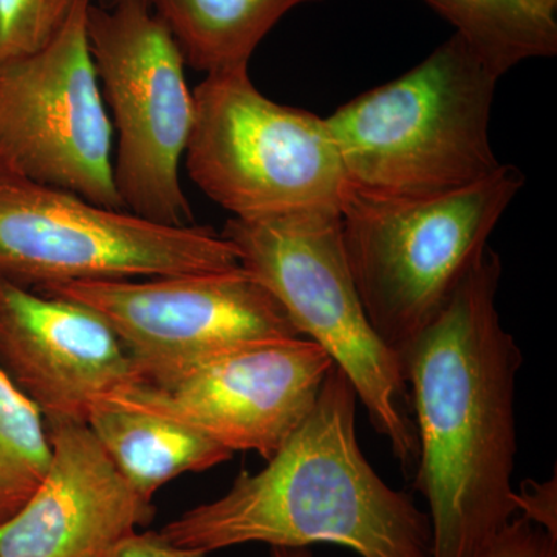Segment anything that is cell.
<instances>
[{
    "instance_id": "obj_1",
    "label": "cell",
    "mask_w": 557,
    "mask_h": 557,
    "mask_svg": "<svg viewBox=\"0 0 557 557\" xmlns=\"http://www.w3.org/2000/svg\"><path fill=\"white\" fill-rule=\"evenodd\" d=\"M502 260L487 247L445 309L399 351L416 420L413 487L434 557H474L518 516L516 386L522 351L496 299Z\"/></svg>"
},
{
    "instance_id": "obj_2",
    "label": "cell",
    "mask_w": 557,
    "mask_h": 557,
    "mask_svg": "<svg viewBox=\"0 0 557 557\" xmlns=\"http://www.w3.org/2000/svg\"><path fill=\"white\" fill-rule=\"evenodd\" d=\"M358 403L333 364L310 416L267 467L242 471L222 497L183 512L161 536L207 555L247 544H330L359 557H434L428 512L362 454Z\"/></svg>"
},
{
    "instance_id": "obj_3",
    "label": "cell",
    "mask_w": 557,
    "mask_h": 557,
    "mask_svg": "<svg viewBox=\"0 0 557 557\" xmlns=\"http://www.w3.org/2000/svg\"><path fill=\"white\" fill-rule=\"evenodd\" d=\"M497 76L454 33L405 75L348 101L327 124L351 193L426 199L504 164L491 145Z\"/></svg>"
},
{
    "instance_id": "obj_4",
    "label": "cell",
    "mask_w": 557,
    "mask_h": 557,
    "mask_svg": "<svg viewBox=\"0 0 557 557\" xmlns=\"http://www.w3.org/2000/svg\"><path fill=\"white\" fill-rule=\"evenodd\" d=\"M525 177L504 164L483 182L426 199H375L350 190L341 236L370 324L403 350L442 313L487 249Z\"/></svg>"
},
{
    "instance_id": "obj_5",
    "label": "cell",
    "mask_w": 557,
    "mask_h": 557,
    "mask_svg": "<svg viewBox=\"0 0 557 557\" xmlns=\"http://www.w3.org/2000/svg\"><path fill=\"white\" fill-rule=\"evenodd\" d=\"M222 236L281 304L293 325L350 380L373 429L406 475L418 457L416 420L397 351L370 324L348 269L339 214L309 212L260 222L230 219Z\"/></svg>"
},
{
    "instance_id": "obj_6",
    "label": "cell",
    "mask_w": 557,
    "mask_h": 557,
    "mask_svg": "<svg viewBox=\"0 0 557 557\" xmlns=\"http://www.w3.org/2000/svg\"><path fill=\"white\" fill-rule=\"evenodd\" d=\"M193 98L186 171L231 219L341 214L350 185L327 120L270 100L248 67L208 73Z\"/></svg>"
},
{
    "instance_id": "obj_7",
    "label": "cell",
    "mask_w": 557,
    "mask_h": 557,
    "mask_svg": "<svg viewBox=\"0 0 557 557\" xmlns=\"http://www.w3.org/2000/svg\"><path fill=\"white\" fill-rule=\"evenodd\" d=\"M209 226H170L0 170V277L28 289L239 267Z\"/></svg>"
},
{
    "instance_id": "obj_8",
    "label": "cell",
    "mask_w": 557,
    "mask_h": 557,
    "mask_svg": "<svg viewBox=\"0 0 557 557\" xmlns=\"http://www.w3.org/2000/svg\"><path fill=\"white\" fill-rule=\"evenodd\" d=\"M87 39L116 132L113 182L123 208L160 225H193L180 182L194 121L185 60L145 0L91 5Z\"/></svg>"
},
{
    "instance_id": "obj_9",
    "label": "cell",
    "mask_w": 557,
    "mask_h": 557,
    "mask_svg": "<svg viewBox=\"0 0 557 557\" xmlns=\"http://www.w3.org/2000/svg\"><path fill=\"white\" fill-rule=\"evenodd\" d=\"M33 292L97 311L123 341L139 383H171L209 359L302 336L278 300L242 267L148 277L70 282Z\"/></svg>"
},
{
    "instance_id": "obj_10",
    "label": "cell",
    "mask_w": 557,
    "mask_h": 557,
    "mask_svg": "<svg viewBox=\"0 0 557 557\" xmlns=\"http://www.w3.org/2000/svg\"><path fill=\"white\" fill-rule=\"evenodd\" d=\"M79 3L46 49L0 67V170L124 209L113 182L112 121Z\"/></svg>"
},
{
    "instance_id": "obj_11",
    "label": "cell",
    "mask_w": 557,
    "mask_h": 557,
    "mask_svg": "<svg viewBox=\"0 0 557 557\" xmlns=\"http://www.w3.org/2000/svg\"><path fill=\"white\" fill-rule=\"evenodd\" d=\"M333 359L304 336L237 348L161 386L137 383L108 399L174 418L231 453L270 460L317 405Z\"/></svg>"
},
{
    "instance_id": "obj_12",
    "label": "cell",
    "mask_w": 557,
    "mask_h": 557,
    "mask_svg": "<svg viewBox=\"0 0 557 557\" xmlns=\"http://www.w3.org/2000/svg\"><path fill=\"white\" fill-rule=\"evenodd\" d=\"M0 364L46 421L86 423L95 405L139 383L129 351L97 311L3 277Z\"/></svg>"
},
{
    "instance_id": "obj_13",
    "label": "cell",
    "mask_w": 557,
    "mask_h": 557,
    "mask_svg": "<svg viewBox=\"0 0 557 557\" xmlns=\"http://www.w3.org/2000/svg\"><path fill=\"white\" fill-rule=\"evenodd\" d=\"M46 424L50 467L27 504L0 523V557H108L148 525L156 508L132 490L86 423Z\"/></svg>"
},
{
    "instance_id": "obj_14",
    "label": "cell",
    "mask_w": 557,
    "mask_h": 557,
    "mask_svg": "<svg viewBox=\"0 0 557 557\" xmlns=\"http://www.w3.org/2000/svg\"><path fill=\"white\" fill-rule=\"evenodd\" d=\"M86 424L120 474L146 502H152L171 480L219 467L233 457L230 449L182 421L115 399L95 405Z\"/></svg>"
},
{
    "instance_id": "obj_15",
    "label": "cell",
    "mask_w": 557,
    "mask_h": 557,
    "mask_svg": "<svg viewBox=\"0 0 557 557\" xmlns=\"http://www.w3.org/2000/svg\"><path fill=\"white\" fill-rule=\"evenodd\" d=\"M321 0H150L186 65L199 72L248 67L262 39L288 11Z\"/></svg>"
},
{
    "instance_id": "obj_16",
    "label": "cell",
    "mask_w": 557,
    "mask_h": 557,
    "mask_svg": "<svg viewBox=\"0 0 557 557\" xmlns=\"http://www.w3.org/2000/svg\"><path fill=\"white\" fill-rule=\"evenodd\" d=\"M498 79L557 53V0H424Z\"/></svg>"
},
{
    "instance_id": "obj_17",
    "label": "cell",
    "mask_w": 557,
    "mask_h": 557,
    "mask_svg": "<svg viewBox=\"0 0 557 557\" xmlns=\"http://www.w3.org/2000/svg\"><path fill=\"white\" fill-rule=\"evenodd\" d=\"M50 460L46 418L0 364V523L27 504Z\"/></svg>"
},
{
    "instance_id": "obj_18",
    "label": "cell",
    "mask_w": 557,
    "mask_h": 557,
    "mask_svg": "<svg viewBox=\"0 0 557 557\" xmlns=\"http://www.w3.org/2000/svg\"><path fill=\"white\" fill-rule=\"evenodd\" d=\"M84 0H0V67L57 38Z\"/></svg>"
},
{
    "instance_id": "obj_19",
    "label": "cell",
    "mask_w": 557,
    "mask_h": 557,
    "mask_svg": "<svg viewBox=\"0 0 557 557\" xmlns=\"http://www.w3.org/2000/svg\"><path fill=\"white\" fill-rule=\"evenodd\" d=\"M474 557H557V539L516 516Z\"/></svg>"
},
{
    "instance_id": "obj_20",
    "label": "cell",
    "mask_w": 557,
    "mask_h": 557,
    "mask_svg": "<svg viewBox=\"0 0 557 557\" xmlns=\"http://www.w3.org/2000/svg\"><path fill=\"white\" fill-rule=\"evenodd\" d=\"M518 515L557 539V479L547 482L525 480L515 494Z\"/></svg>"
},
{
    "instance_id": "obj_21",
    "label": "cell",
    "mask_w": 557,
    "mask_h": 557,
    "mask_svg": "<svg viewBox=\"0 0 557 557\" xmlns=\"http://www.w3.org/2000/svg\"><path fill=\"white\" fill-rule=\"evenodd\" d=\"M207 553L182 548L171 544L161 533L146 531L123 539L108 557H207Z\"/></svg>"
},
{
    "instance_id": "obj_22",
    "label": "cell",
    "mask_w": 557,
    "mask_h": 557,
    "mask_svg": "<svg viewBox=\"0 0 557 557\" xmlns=\"http://www.w3.org/2000/svg\"><path fill=\"white\" fill-rule=\"evenodd\" d=\"M270 557H313L310 548H270Z\"/></svg>"
},
{
    "instance_id": "obj_23",
    "label": "cell",
    "mask_w": 557,
    "mask_h": 557,
    "mask_svg": "<svg viewBox=\"0 0 557 557\" xmlns=\"http://www.w3.org/2000/svg\"><path fill=\"white\" fill-rule=\"evenodd\" d=\"M121 2V0H104V5H112V3ZM150 5V0H145Z\"/></svg>"
}]
</instances>
